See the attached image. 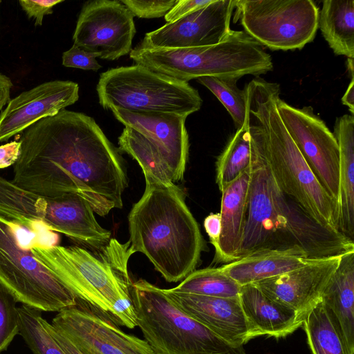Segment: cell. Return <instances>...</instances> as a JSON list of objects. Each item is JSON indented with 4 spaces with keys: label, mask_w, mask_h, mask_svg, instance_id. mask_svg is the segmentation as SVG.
I'll return each instance as SVG.
<instances>
[{
    "label": "cell",
    "mask_w": 354,
    "mask_h": 354,
    "mask_svg": "<svg viewBox=\"0 0 354 354\" xmlns=\"http://www.w3.org/2000/svg\"><path fill=\"white\" fill-rule=\"evenodd\" d=\"M19 141L15 185L48 197L78 195L100 216L122 207L123 159L93 118L63 109L24 130Z\"/></svg>",
    "instance_id": "1"
},
{
    "label": "cell",
    "mask_w": 354,
    "mask_h": 354,
    "mask_svg": "<svg viewBox=\"0 0 354 354\" xmlns=\"http://www.w3.org/2000/svg\"><path fill=\"white\" fill-rule=\"evenodd\" d=\"M250 147L248 206L236 260L270 250L298 249L311 259L340 256L354 250L352 240L317 223L283 192Z\"/></svg>",
    "instance_id": "2"
},
{
    "label": "cell",
    "mask_w": 354,
    "mask_h": 354,
    "mask_svg": "<svg viewBox=\"0 0 354 354\" xmlns=\"http://www.w3.org/2000/svg\"><path fill=\"white\" fill-rule=\"evenodd\" d=\"M245 89L250 145L277 186L317 223L339 232L338 202L317 179L280 118L279 85L257 77Z\"/></svg>",
    "instance_id": "3"
},
{
    "label": "cell",
    "mask_w": 354,
    "mask_h": 354,
    "mask_svg": "<svg viewBox=\"0 0 354 354\" xmlns=\"http://www.w3.org/2000/svg\"><path fill=\"white\" fill-rule=\"evenodd\" d=\"M145 189L128 216L130 242L168 282L195 270L204 242L198 223L176 184L145 175Z\"/></svg>",
    "instance_id": "4"
},
{
    "label": "cell",
    "mask_w": 354,
    "mask_h": 354,
    "mask_svg": "<svg viewBox=\"0 0 354 354\" xmlns=\"http://www.w3.org/2000/svg\"><path fill=\"white\" fill-rule=\"evenodd\" d=\"M31 250L77 299L118 326H137L127 267L135 253L130 241L122 243L112 238L99 250L38 243Z\"/></svg>",
    "instance_id": "5"
},
{
    "label": "cell",
    "mask_w": 354,
    "mask_h": 354,
    "mask_svg": "<svg viewBox=\"0 0 354 354\" xmlns=\"http://www.w3.org/2000/svg\"><path fill=\"white\" fill-rule=\"evenodd\" d=\"M129 56L136 64L185 82L203 77H258L273 70L271 56L243 30H231L221 42L207 46L154 49L138 45Z\"/></svg>",
    "instance_id": "6"
},
{
    "label": "cell",
    "mask_w": 354,
    "mask_h": 354,
    "mask_svg": "<svg viewBox=\"0 0 354 354\" xmlns=\"http://www.w3.org/2000/svg\"><path fill=\"white\" fill-rule=\"evenodd\" d=\"M131 297L137 326L154 354H246L178 308L162 288L140 279Z\"/></svg>",
    "instance_id": "7"
},
{
    "label": "cell",
    "mask_w": 354,
    "mask_h": 354,
    "mask_svg": "<svg viewBox=\"0 0 354 354\" xmlns=\"http://www.w3.org/2000/svg\"><path fill=\"white\" fill-rule=\"evenodd\" d=\"M0 215L26 227L40 223L83 248L99 250L111 232L97 223L90 205L76 194L48 197L26 190L0 176Z\"/></svg>",
    "instance_id": "8"
},
{
    "label": "cell",
    "mask_w": 354,
    "mask_h": 354,
    "mask_svg": "<svg viewBox=\"0 0 354 354\" xmlns=\"http://www.w3.org/2000/svg\"><path fill=\"white\" fill-rule=\"evenodd\" d=\"M104 109L172 113L187 117L203 104L188 82L155 73L138 64L111 68L100 75L96 86Z\"/></svg>",
    "instance_id": "9"
},
{
    "label": "cell",
    "mask_w": 354,
    "mask_h": 354,
    "mask_svg": "<svg viewBox=\"0 0 354 354\" xmlns=\"http://www.w3.org/2000/svg\"><path fill=\"white\" fill-rule=\"evenodd\" d=\"M21 234L0 215V286L17 302L39 311L58 313L75 305V295L36 258Z\"/></svg>",
    "instance_id": "10"
},
{
    "label": "cell",
    "mask_w": 354,
    "mask_h": 354,
    "mask_svg": "<svg viewBox=\"0 0 354 354\" xmlns=\"http://www.w3.org/2000/svg\"><path fill=\"white\" fill-rule=\"evenodd\" d=\"M234 21L261 46L273 50L301 49L318 28L312 0H234Z\"/></svg>",
    "instance_id": "11"
},
{
    "label": "cell",
    "mask_w": 354,
    "mask_h": 354,
    "mask_svg": "<svg viewBox=\"0 0 354 354\" xmlns=\"http://www.w3.org/2000/svg\"><path fill=\"white\" fill-rule=\"evenodd\" d=\"M277 106L286 130L306 163L327 192L338 202L339 149L333 133L310 106L295 108L279 97Z\"/></svg>",
    "instance_id": "12"
},
{
    "label": "cell",
    "mask_w": 354,
    "mask_h": 354,
    "mask_svg": "<svg viewBox=\"0 0 354 354\" xmlns=\"http://www.w3.org/2000/svg\"><path fill=\"white\" fill-rule=\"evenodd\" d=\"M51 325L82 354H154L142 339L77 299L53 319Z\"/></svg>",
    "instance_id": "13"
},
{
    "label": "cell",
    "mask_w": 354,
    "mask_h": 354,
    "mask_svg": "<svg viewBox=\"0 0 354 354\" xmlns=\"http://www.w3.org/2000/svg\"><path fill=\"white\" fill-rule=\"evenodd\" d=\"M136 32L133 16L120 1L96 0L83 6L73 40L101 59L115 60L131 52Z\"/></svg>",
    "instance_id": "14"
},
{
    "label": "cell",
    "mask_w": 354,
    "mask_h": 354,
    "mask_svg": "<svg viewBox=\"0 0 354 354\" xmlns=\"http://www.w3.org/2000/svg\"><path fill=\"white\" fill-rule=\"evenodd\" d=\"M234 0L209 4L158 29L146 33L139 46L175 49L207 46L221 42L231 31Z\"/></svg>",
    "instance_id": "15"
},
{
    "label": "cell",
    "mask_w": 354,
    "mask_h": 354,
    "mask_svg": "<svg viewBox=\"0 0 354 354\" xmlns=\"http://www.w3.org/2000/svg\"><path fill=\"white\" fill-rule=\"evenodd\" d=\"M79 99V85L69 80L41 83L9 100L0 113V142L53 116Z\"/></svg>",
    "instance_id": "16"
},
{
    "label": "cell",
    "mask_w": 354,
    "mask_h": 354,
    "mask_svg": "<svg viewBox=\"0 0 354 354\" xmlns=\"http://www.w3.org/2000/svg\"><path fill=\"white\" fill-rule=\"evenodd\" d=\"M111 110L120 122L140 132L155 146L167 162L175 183L183 179L189 147L186 116L165 112Z\"/></svg>",
    "instance_id": "17"
},
{
    "label": "cell",
    "mask_w": 354,
    "mask_h": 354,
    "mask_svg": "<svg viewBox=\"0 0 354 354\" xmlns=\"http://www.w3.org/2000/svg\"><path fill=\"white\" fill-rule=\"evenodd\" d=\"M340 258L341 255L314 259L300 268L252 284L270 299L305 317L321 301Z\"/></svg>",
    "instance_id": "18"
},
{
    "label": "cell",
    "mask_w": 354,
    "mask_h": 354,
    "mask_svg": "<svg viewBox=\"0 0 354 354\" xmlns=\"http://www.w3.org/2000/svg\"><path fill=\"white\" fill-rule=\"evenodd\" d=\"M174 304L223 339L243 346L254 338L239 297L223 298L176 292L163 289Z\"/></svg>",
    "instance_id": "19"
},
{
    "label": "cell",
    "mask_w": 354,
    "mask_h": 354,
    "mask_svg": "<svg viewBox=\"0 0 354 354\" xmlns=\"http://www.w3.org/2000/svg\"><path fill=\"white\" fill-rule=\"evenodd\" d=\"M239 299L254 337H284L302 326L304 317L265 295L253 284L242 286Z\"/></svg>",
    "instance_id": "20"
},
{
    "label": "cell",
    "mask_w": 354,
    "mask_h": 354,
    "mask_svg": "<svg viewBox=\"0 0 354 354\" xmlns=\"http://www.w3.org/2000/svg\"><path fill=\"white\" fill-rule=\"evenodd\" d=\"M250 166L221 192V232L215 258L225 264L234 261L241 245L246 221Z\"/></svg>",
    "instance_id": "21"
},
{
    "label": "cell",
    "mask_w": 354,
    "mask_h": 354,
    "mask_svg": "<svg viewBox=\"0 0 354 354\" xmlns=\"http://www.w3.org/2000/svg\"><path fill=\"white\" fill-rule=\"evenodd\" d=\"M321 301L354 354V250L341 255Z\"/></svg>",
    "instance_id": "22"
},
{
    "label": "cell",
    "mask_w": 354,
    "mask_h": 354,
    "mask_svg": "<svg viewBox=\"0 0 354 354\" xmlns=\"http://www.w3.org/2000/svg\"><path fill=\"white\" fill-rule=\"evenodd\" d=\"M314 259L301 250L257 252L221 266L241 286L252 284L300 268Z\"/></svg>",
    "instance_id": "23"
},
{
    "label": "cell",
    "mask_w": 354,
    "mask_h": 354,
    "mask_svg": "<svg viewBox=\"0 0 354 354\" xmlns=\"http://www.w3.org/2000/svg\"><path fill=\"white\" fill-rule=\"evenodd\" d=\"M333 134L339 149V229L354 240V117L336 118Z\"/></svg>",
    "instance_id": "24"
},
{
    "label": "cell",
    "mask_w": 354,
    "mask_h": 354,
    "mask_svg": "<svg viewBox=\"0 0 354 354\" xmlns=\"http://www.w3.org/2000/svg\"><path fill=\"white\" fill-rule=\"evenodd\" d=\"M318 28L337 55L354 58V0H325Z\"/></svg>",
    "instance_id": "25"
},
{
    "label": "cell",
    "mask_w": 354,
    "mask_h": 354,
    "mask_svg": "<svg viewBox=\"0 0 354 354\" xmlns=\"http://www.w3.org/2000/svg\"><path fill=\"white\" fill-rule=\"evenodd\" d=\"M302 326L313 354H351L322 301L306 314Z\"/></svg>",
    "instance_id": "26"
},
{
    "label": "cell",
    "mask_w": 354,
    "mask_h": 354,
    "mask_svg": "<svg viewBox=\"0 0 354 354\" xmlns=\"http://www.w3.org/2000/svg\"><path fill=\"white\" fill-rule=\"evenodd\" d=\"M248 126L249 118L241 129H236L218 157L216 164V182L220 192L238 178L250 166L252 152Z\"/></svg>",
    "instance_id": "27"
},
{
    "label": "cell",
    "mask_w": 354,
    "mask_h": 354,
    "mask_svg": "<svg viewBox=\"0 0 354 354\" xmlns=\"http://www.w3.org/2000/svg\"><path fill=\"white\" fill-rule=\"evenodd\" d=\"M241 286L227 275L221 267L194 270L177 286L169 288L176 292L214 297H239Z\"/></svg>",
    "instance_id": "28"
},
{
    "label": "cell",
    "mask_w": 354,
    "mask_h": 354,
    "mask_svg": "<svg viewBox=\"0 0 354 354\" xmlns=\"http://www.w3.org/2000/svg\"><path fill=\"white\" fill-rule=\"evenodd\" d=\"M239 80L233 77H203L198 82L207 88L230 113L236 129H241L249 118L246 91L236 84Z\"/></svg>",
    "instance_id": "29"
},
{
    "label": "cell",
    "mask_w": 354,
    "mask_h": 354,
    "mask_svg": "<svg viewBox=\"0 0 354 354\" xmlns=\"http://www.w3.org/2000/svg\"><path fill=\"white\" fill-rule=\"evenodd\" d=\"M17 313L19 335L33 354H66L44 328L41 311L22 305Z\"/></svg>",
    "instance_id": "30"
},
{
    "label": "cell",
    "mask_w": 354,
    "mask_h": 354,
    "mask_svg": "<svg viewBox=\"0 0 354 354\" xmlns=\"http://www.w3.org/2000/svg\"><path fill=\"white\" fill-rule=\"evenodd\" d=\"M17 301L0 286V353L6 351L19 334Z\"/></svg>",
    "instance_id": "31"
},
{
    "label": "cell",
    "mask_w": 354,
    "mask_h": 354,
    "mask_svg": "<svg viewBox=\"0 0 354 354\" xmlns=\"http://www.w3.org/2000/svg\"><path fill=\"white\" fill-rule=\"evenodd\" d=\"M178 0L167 1H120L133 15L139 18L152 19L165 16Z\"/></svg>",
    "instance_id": "32"
},
{
    "label": "cell",
    "mask_w": 354,
    "mask_h": 354,
    "mask_svg": "<svg viewBox=\"0 0 354 354\" xmlns=\"http://www.w3.org/2000/svg\"><path fill=\"white\" fill-rule=\"evenodd\" d=\"M96 57H99L98 54L85 51L73 44L71 48L63 53L62 65L65 67L95 71L102 68Z\"/></svg>",
    "instance_id": "33"
},
{
    "label": "cell",
    "mask_w": 354,
    "mask_h": 354,
    "mask_svg": "<svg viewBox=\"0 0 354 354\" xmlns=\"http://www.w3.org/2000/svg\"><path fill=\"white\" fill-rule=\"evenodd\" d=\"M63 0H20L19 3L28 18L35 20V26H41L46 15L53 13V8Z\"/></svg>",
    "instance_id": "34"
},
{
    "label": "cell",
    "mask_w": 354,
    "mask_h": 354,
    "mask_svg": "<svg viewBox=\"0 0 354 354\" xmlns=\"http://www.w3.org/2000/svg\"><path fill=\"white\" fill-rule=\"evenodd\" d=\"M214 0H178L173 8L165 15L167 23L174 22L208 4Z\"/></svg>",
    "instance_id": "35"
},
{
    "label": "cell",
    "mask_w": 354,
    "mask_h": 354,
    "mask_svg": "<svg viewBox=\"0 0 354 354\" xmlns=\"http://www.w3.org/2000/svg\"><path fill=\"white\" fill-rule=\"evenodd\" d=\"M21 151L20 141H12L0 146V169L15 165Z\"/></svg>",
    "instance_id": "36"
},
{
    "label": "cell",
    "mask_w": 354,
    "mask_h": 354,
    "mask_svg": "<svg viewBox=\"0 0 354 354\" xmlns=\"http://www.w3.org/2000/svg\"><path fill=\"white\" fill-rule=\"evenodd\" d=\"M203 225L210 243L215 248L218 243L221 232L220 213H211L205 218Z\"/></svg>",
    "instance_id": "37"
},
{
    "label": "cell",
    "mask_w": 354,
    "mask_h": 354,
    "mask_svg": "<svg viewBox=\"0 0 354 354\" xmlns=\"http://www.w3.org/2000/svg\"><path fill=\"white\" fill-rule=\"evenodd\" d=\"M42 324L48 332L57 341L66 354H82L77 348L65 337L59 333L45 319L42 318Z\"/></svg>",
    "instance_id": "38"
},
{
    "label": "cell",
    "mask_w": 354,
    "mask_h": 354,
    "mask_svg": "<svg viewBox=\"0 0 354 354\" xmlns=\"http://www.w3.org/2000/svg\"><path fill=\"white\" fill-rule=\"evenodd\" d=\"M12 86L11 79L0 72V113L10 100Z\"/></svg>",
    "instance_id": "39"
},
{
    "label": "cell",
    "mask_w": 354,
    "mask_h": 354,
    "mask_svg": "<svg viewBox=\"0 0 354 354\" xmlns=\"http://www.w3.org/2000/svg\"><path fill=\"white\" fill-rule=\"evenodd\" d=\"M342 102L344 105H346L348 107L349 111L351 113V115H353L354 113V80L353 77L351 78V81L342 97Z\"/></svg>",
    "instance_id": "40"
}]
</instances>
